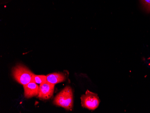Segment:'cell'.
<instances>
[{"instance_id": "4", "label": "cell", "mask_w": 150, "mask_h": 113, "mask_svg": "<svg viewBox=\"0 0 150 113\" xmlns=\"http://www.w3.org/2000/svg\"><path fill=\"white\" fill-rule=\"evenodd\" d=\"M55 84L48 82L40 84L38 97L42 99H48L53 96Z\"/></svg>"}, {"instance_id": "6", "label": "cell", "mask_w": 150, "mask_h": 113, "mask_svg": "<svg viewBox=\"0 0 150 113\" xmlns=\"http://www.w3.org/2000/svg\"><path fill=\"white\" fill-rule=\"evenodd\" d=\"M47 81L52 84H55L65 81L66 76L62 72H54L47 75Z\"/></svg>"}, {"instance_id": "3", "label": "cell", "mask_w": 150, "mask_h": 113, "mask_svg": "<svg viewBox=\"0 0 150 113\" xmlns=\"http://www.w3.org/2000/svg\"><path fill=\"white\" fill-rule=\"evenodd\" d=\"M81 99L82 106L90 110L96 109L100 102L98 94L89 90H87L85 94L82 95Z\"/></svg>"}, {"instance_id": "5", "label": "cell", "mask_w": 150, "mask_h": 113, "mask_svg": "<svg viewBox=\"0 0 150 113\" xmlns=\"http://www.w3.org/2000/svg\"><path fill=\"white\" fill-rule=\"evenodd\" d=\"M23 88L24 97L26 98H30L38 95L39 87L36 82H33L23 85Z\"/></svg>"}, {"instance_id": "2", "label": "cell", "mask_w": 150, "mask_h": 113, "mask_svg": "<svg viewBox=\"0 0 150 113\" xmlns=\"http://www.w3.org/2000/svg\"><path fill=\"white\" fill-rule=\"evenodd\" d=\"M12 72L14 79L22 85L34 82V77L35 75L24 65L18 64L13 67Z\"/></svg>"}, {"instance_id": "8", "label": "cell", "mask_w": 150, "mask_h": 113, "mask_svg": "<svg viewBox=\"0 0 150 113\" xmlns=\"http://www.w3.org/2000/svg\"><path fill=\"white\" fill-rule=\"evenodd\" d=\"M142 5L147 12H150V0H140Z\"/></svg>"}, {"instance_id": "1", "label": "cell", "mask_w": 150, "mask_h": 113, "mask_svg": "<svg viewBox=\"0 0 150 113\" xmlns=\"http://www.w3.org/2000/svg\"><path fill=\"white\" fill-rule=\"evenodd\" d=\"M54 105L64 108L67 110H71L73 106V93L70 86H67L54 98Z\"/></svg>"}, {"instance_id": "7", "label": "cell", "mask_w": 150, "mask_h": 113, "mask_svg": "<svg viewBox=\"0 0 150 113\" xmlns=\"http://www.w3.org/2000/svg\"><path fill=\"white\" fill-rule=\"evenodd\" d=\"M34 81L36 83L42 84L47 82V77L45 75H35L34 77Z\"/></svg>"}]
</instances>
